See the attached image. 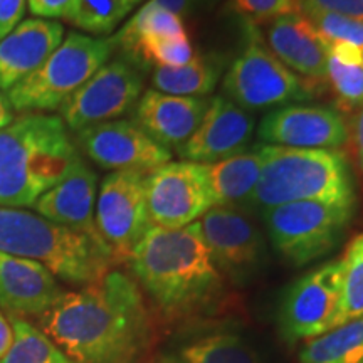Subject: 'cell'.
I'll return each mask as SVG.
<instances>
[{
  "label": "cell",
  "instance_id": "obj_19",
  "mask_svg": "<svg viewBox=\"0 0 363 363\" xmlns=\"http://www.w3.org/2000/svg\"><path fill=\"white\" fill-rule=\"evenodd\" d=\"M65 40V27L59 22L40 19L22 21L0 39V91H7L29 78L48 61Z\"/></svg>",
  "mask_w": 363,
  "mask_h": 363
},
{
  "label": "cell",
  "instance_id": "obj_16",
  "mask_svg": "<svg viewBox=\"0 0 363 363\" xmlns=\"http://www.w3.org/2000/svg\"><path fill=\"white\" fill-rule=\"evenodd\" d=\"M256 131L254 116L225 96L211 98L201 125L177 153L187 162L212 165L247 148Z\"/></svg>",
  "mask_w": 363,
  "mask_h": 363
},
{
  "label": "cell",
  "instance_id": "obj_9",
  "mask_svg": "<svg viewBox=\"0 0 363 363\" xmlns=\"http://www.w3.org/2000/svg\"><path fill=\"white\" fill-rule=\"evenodd\" d=\"M143 93V76L125 57L99 67L81 88L59 108L66 128L78 131L115 121L136 106Z\"/></svg>",
  "mask_w": 363,
  "mask_h": 363
},
{
  "label": "cell",
  "instance_id": "obj_20",
  "mask_svg": "<svg viewBox=\"0 0 363 363\" xmlns=\"http://www.w3.org/2000/svg\"><path fill=\"white\" fill-rule=\"evenodd\" d=\"M266 43L288 69L318 86L326 83V43L301 12L269 21Z\"/></svg>",
  "mask_w": 363,
  "mask_h": 363
},
{
  "label": "cell",
  "instance_id": "obj_27",
  "mask_svg": "<svg viewBox=\"0 0 363 363\" xmlns=\"http://www.w3.org/2000/svg\"><path fill=\"white\" fill-rule=\"evenodd\" d=\"M299 363H363V316L306 340Z\"/></svg>",
  "mask_w": 363,
  "mask_h": 363
},
{
  "label": "cell",
  "instance_id": "obj_29",
  "mask_svg": "<svg viewBox=\"0 0 363 363\" xmlns=\"http://www.w3.org/2000/svg\"><path fill=\"white\" fill-rule=\"evenodd\" d=\"M143 0H72L66 19L88 34H110Z\"/></svg>",
  "mask_w": 363,
  "mask_h": 363
},
{
  "label": "cell",
  "instance_id": "obj_4",
  "mask_svg": "<svg viewBox=\"0 0 363 363\" xmlns=\"http://www.w3.org/2000/svg\"><path fill=\"white\" fill-rule=\"evenodd\" d=\"M0 252L40 262L56 278L78 286L96 283L115 261L101 240L16 207H0Z\"/></svg>",
  "mask_w": 363,
  "mask_h": 363
},
{
  "label": "cell",
  "instance_id": "obj_12",
  "mask_svg": "<svg viewBox=\"0 0 363 363\" xmlns=\"http://www.w3.org/2000/svg\"><path fill=\"white\" fill-rule=\"evenodd\" d=\"M342 259H331L286 289L279 306V328L288 342L311 340L331 330L342 293Z\"/></svg>",
  "mask_w": 363,
  "mask_h": 363
},
{
  "label": "cell",
  "instance_id": "obj_34",
  "mask_svg": "<svg viewBox=\"0 0 363 363\" xmlns=\"http://www.w3.org/2000/svg\"><path fill=\"white\" fill-rule=\"evenodd\" d=\"M298 4L301 12H330L363 21L362 0H298Z\"/></svg>",
  "mask_w": 363,
  "mask_h": 363
},
{
  "label": "cell",
  "instance_id": "obj_14",
  "mask_svg": "<svg viewBox=\"0 0 363 363\" xmlns=\"http://www.w3.org/2000/svg\"><path fill=\"white\" fill-rule=\"evenodd\" d=\"M78 142L96 165L106 170L150 174L170 162L172 152L153 142L135 121L115 120L78 131Z\"/></svg>",
  "mask_w": 363,
  "mask_h": 363
},
{
  "label": "cell",
  "instance_id": "obj_36",
  "mask_svg": "<svg viewBox=\"0 0 363 363\" xmlns=\"http://www.w3.org/2000/svg\"><path fill=\"white\" fill-rule=\"evenodd\" d=\"M29 11L40 19H66L72 0H27Z\"/></svg>",
  "mask_w": 363,
  "mask_h": 363
},
{
  "label": "cell",
  "instance_id": "obj_26",
  "mask_svg": "<svg viewBox=\"0 0 363 363\" xmlns=\"http://www.w3.org/2000/svg\"><path fill=\"white\" fill-rule=\"evenodd\" d=\"M220 78L219 62L195 56L185 66L155 67L152 84L155 91L172 96L206 98L216 89Z\"/></svg>",
  "mask_w": 363,
  "mask_h": 363
},
{
  "label": "cell",
  "instance_id": "obj_2",
  "mask_svg": "<svg viewBox=\"0 0 363 363\" xmlns=\"http://www.w3.org/2000/svg\"><path fill=\"white\" fill-rule=\"evenodd\" d=\"M126 261L165 316L185 318L206 311L224 289L199 220L180 229L152 225Z\"/></svg>",
  "mask_w": 363,
  "mask_h": 363
},
{
  "label": "cell",
  "instance_id": "obj_23",
  "mask_svg": "<svg viewBox=\"0 0 363 363\" xmlns=\"http://www.w3.org/2000/svg\"><path fill=\"white\" fill-rule=\"evenodd\" d=\"M264 163V145L235 153L208 165L216 206H246L256 189Z\"/></svg>",
  "mask_w": 363,
  "mask_h": 363
},
{
  "label": "cell",
  "instance_id": "obj_15",
  "mask_svg": "<svg viewBox=\"0 0 363 363\" xmlns=\"http://www.w3.org/2000/svg\"><path fill=\"white\" fill-rule=\"evenodd\" d=\"M257 136L264 145L289 148H335L350 133L337 110L320 104H284L262 118Z\"/></svg>",
  "mask_w": 363,
  "mask_h": 363
},
{
  "label": "cell",
  "instance_id": "obj_18",
  "mask_svg": "<svg viewBox=\"0 0 363 363\" xmlns=\"http://www.w3.org/2000/svg\"><path fill=\"white\" fill-rule=\"evenodd\" d=\"M96 190L98 175L79 158L65 179L40 195L34 208L40 217L54 224L65 225L104 242L99 238L94 220Z\"/></svg>",
  "mask_w": 363,
  "mask_h": 363
},
{
  "label": "cell",
  "instance_id": "obj_8",
  "mask_svg": "<svg viewBox=\"0 0 363 363\" xmlns=\"http://www.w3.org/2000/svg\"><path fill=\"white\" fill-rule=\"evenodd\" d=\"M224 96L247 111L284 106L316 96L318 84L299 78L279 61L256 30L222 81Z\"/></svg>",
  "mask_w": 363,
  "mask_h": 363
},
{
  "label": "cell",
  "instance_id": "obj_5",
  "mask_svg": "<svg viewBox=\"0 0 363 363\" xmlns=\"http://www.w3.org/2000/svg\"><path fill=\"white\" fill-rule=\"evenodd\" d=\"M318 201L355 207L347 158L335 148L264 145V163L247 206L266 212L291 202Z\"/></svg>",
  "mask_w": 363,
  "mask_h": 363
},
{
  "label": "cell",
  "instance_id": "obj_31",
  "mask_svg": "<svg viewBox=\"0 0 363 363\" xmlns=\"http://www.w3.org/2000/svg\"><path fill=\"white\" fill-rule=\"evenodd\" d=\"M130 56L133 61H142L155 67H179L192 61L195 52L187 35V38L148 40L136 45Z\"/></svg>",
  "mask_w": 363,
  "mask_h": 363
},
{
  "label": "cell",
  "instance_id": "obj_10",
  "mask_svg": "<svg viewBox=\"0 0 363 363\" xmlns=\"http://www.w3.org/2000/svg\"><path fill=\"white\" fill-rule=\"evenodd\" d=\"M150 220L163 229H180L201 220L216 207L208 165L197 162H167L147 175Z\"/></svg>",
  "mask_w": 363,
  "mask_h": 363
},
{
  "label": "cell",
  "instance_id": "obj_25",
  "mask_svg": "<svg viewBox=\"0 0 363 363\" xmlns=\"http://www.w3.org/2000/svg\"><path fill=\"white\" fill-rule=\"evenodd\" d=\"M326 83L343 108L363 103V51L343 43H326Z\"/></svg>",
  "mask_w": 363,
  "mask_h": 363
},
{
  "label": "cell",
  "instance_id": "obj_13",
  "mask_svg": "<svg viewBox=\"0 0 363 363\" xmlns=\"http://www.w3.org/2000/svg\"><path fill=\"white\" fill-rule=\"evenodd\" d=\"M201 229L212 261L222 276L247 284L266 264L261 230L240 207L216 206L201 217Z\"/></svg>",
  "mask_w": 363,
  "mask_h": 363
},
{
  "label": "cell",
  "instance_id": "obj_6",
  "mask_svg": "<svg viewBox=\"0 0 363 363\" xmlns=\"http://www.w3.org/2000/svg\"><path fill=\"white\" fill-rule=\"evenodd\" d=\"M113 39L69 33L48 61L7 91L12 110L21 113L54 111L110 59Z\"/></svg>",
  "mask_w": 363,
  "mask_h": 363
},
{
  "label": "cell",
  "instance_id": "obj_40",
  "mask_svg": "<svg viewBox=\"0 0 363 363\" xmlns=\"http://www.w3.org/2000/svg\"><path fill=\"white\" fill-rule=\"evenodd\" d=\"M13 120H16V116H13V110H12L11 103H9L6 94L0 91V130L11 125Z\"/></svg>",
  "mask_w": 363,
  "mask_h": 363
},
{
  "label": "cell",
  "instance_id": "obj_41",
  "mask_svg": "<svg viewBox=\"0 0 363 363\" xmlns=\"http://www.w3.org/2000/svg\"><path fill=\"white\" fill-rule=\"evenodd\" d=\"M362 4H363V0H362Z\"/></svg>",
  "mask_w": 363,
  "mask_h": 363
},
{
  "label": "cell",
  "instance_id": "obj_1",
  "mask_svg": "<svg viewBox=\"0 0 363 363\" xmlns=\"http://www.w3.org/2000/svg\"><path fill=\"white\" fill-rule=\"evenodd\" d=\"M43 331L78 363H138L152 325L138 284L121 271L65 293L44 315Z\"/></svg>",
  "mask_w": 363,
  "mask_h": 363
},
{
  "label": "cell",
  "instance_id": "obj_24",
  "mask_svg": "<svg viewBox=\"0 0 363 363\" xmlns=\"http://www.w3.org/2000/svg\"><path fill=\"white\" fill-rule=\"evenodd\" d=\"M175 38H187L184 19L167 9L153 6L148 0L111 39L115 48H121L130 56L136 45L148 40Z\"/></svg>",
  "mask_w": 363,
  "mask_h": 363
},
{
  "label": "cell",
  "instance_id": "obj_35",
  "mask_svg": "<svg viewBox=\"0 0 363 363\" xmlns=\"http://www.w3.org/2000/svg\"><path fill=\"white\" fill-rule=\"evenodd\" d=\"M26 7L27 0H0V39L21 24Z\"/></svg>",
  "mask_w": 363,
  "mask_h": 363
},
{
  "label": "cell",
  "instance_id": "obj_32",
  "mask_svg": "<svg viewBox=\"0 0 363 363\" xmlns=\"http://www.w3.org/2000/svg\"><path fill=\"white\" fill-rule=\"evenodd\" d=\"M308 19L321 39L325 43H343L355 45V48L363 51V21L353 19V17L338 16V13L330 12H318V11H308L301 12Z\"/></svg>",
  "mask_w": 363,
  "mask_h": 363
},
{
  "label": "cell",
  "instance_id": "obj_3",
  "mask_svg": "<svg viewBox=\"0 0 363 363\" xmlns=\"http://www.w3.org/2000/svg\"><path fill=\"white\" fill-rule=\"evenodd\" d=\"M79 160L65 121L27 113L0 130V207H34Z\"/></svg>",
  "mask_w": 363,
  "mask_h": 363
},
{
  "label": "cell",
  "instance_id": "obj_30",
  "mask_svg": "<svg viewBox=\"0 0 363 363\" xmlns=\"http://www.w3.org/2000/svg\"><path fill=\"white\" fill-rule=\"evenodd\" d=\"M342 293L331 328L363 316V233L357 234L342 257Z\"/></svg>",
  "mask_w": 363,
  "mask_h": 363
},
{
  "label": "cell",
  "instance_id": "obj_17",
  "mask_svg": "<svg viewBox=\"0 0 363 363\" xmlns=\"http://www.w3.org/2000/svg\"><path fill=\"white\" fill-rule=\"evenodd\" d=\"M208 103L207 98L172 96L148 89L136 103L133 121L153 142L177 152L199 128Z\"/></svg>",
  "mask_w": 363,
  "mask_h": 363
},
{
  "label": "cell",
  "instance_id": "obj_39",
  "mask_svg": "<svg viewBox=\"0 0 363 363\" xmlns=\"http://www.w3.org/2000/svg\"><path fill=\"white\" fill-rule=\"evenodd\" d=\"M12 340H13L12 326L6 318L2 316V313H0V358L6 355L9 348H11Z\"/></svg>",
  "mask_w": 363,
  "mask_h": 363
},
{
  "label": "cell",
  "instance_id": "obj_22",
  "mask_svg": "<svg viewBox=\"0 0 363 363\" xmlns=\"http://www.w3.org/2000/svg\"><path fill=\"white\" fill-rule=\"evenodd\" d=\"M157 363H264L242 335L229 326H203L177 335Z\"/></svg>",
  "mask_w": 363,
  "mask_h": 363
},
{
  "label": "cell",
  "instance_id": "obj_37",
  "mask_svg": "<svg viewBox=\"0 0 363 363\" xmlns=\"http://www.w3.org/2000/svg\"><path fill=\"white\" fill-rule=\"evenodd\" d=\"M153 6L167 9V11L177 13L184 19L185 16L192 13L195 9L206 6L208 0H150Z\"/></svg>",
  "mask_w": 363,
  "mask_h": 363
},
{
  "label": "cell",
  "instance_id": "obj_7",
  "mask_svg": "<svg viewBox=\"0 0 363 363\" xmlns=\"http://www.w3.org/2000/svg\"><path fill=\"white\" fill-rule=\"evenodd\" d=\"M355 207L303 201L262 212L272 247L286 262L303 267L330 254L342 240Z\"/></svg>",
  "mask_w": 363,
  "mask_h": 363
},
{
  "label": "cell",
  "instance_id": "obj_33",
  "mask_svg": "<svg viewBox=\"0 0 363 363\" xmlns=\"http://www.w3.org/2000/svg\"><path fill=\"white\" fill-rule=\"evenodd\" d=\"M233 6L249 22H269L276 17L301 12L298 0H233Z\"/></svg>",
  "mask_w": 363,
  "mask_h": 363
},
{
  "label": "cell",
  "instance_id": "obj_11",
  "mask_svg": "<svg viewBox=\"0 0 363 363\" xmlns=\"http://www.w3.org/2000/svg\"><path fill=\"white\" fill-rule=\"evenodd\" d=\"M145 172H111L101 182L94 207L99 238L115 259H126L138 240L152 227L147 203Z\"/></svg>",
  "mask_w": 363,
  "mask_h": 363
},
{
  "label": "cell",
  "instance_id": "obj_28",
  "mask_svg": "<svg viewBox=\"0 0 363 363\" xmlns=\"http://www.w3.org/2000/svg\"><path fill=\"white\" fill-rule=\"evenodd\" d=\"M11 321L13 340L0 363H78L34 325L19 316Z\"/></svg>",
  "mask_w": 363,
  "mask_h": 363
},
{
  "label": "cell",
  "instance_id": "obj_38",
  "mask_svg": "<svg viewBox=\"0 0 363 363\" xmlns=\"http://www.w3.org/2000/svg\"><path fill=\"white\" fill-rule=\"evenodd\" d=\"M352 130H353V145H355L357 162L363 174V103L357 108L355 116L352 120Z\"/></svg>",
  "mask_w": 363,
  "mask_h": 363
},
{
  "label": "cell",
  "instance_id": "obj_21",
  "mask_svg": "<svg viewBox=\"0 0 363 363\" xmlns=\"http://www.w3.org/2000/svg\"><path fill=\"white\" fill-rule=\"evenodd\" d=\"M65 294L40 262L0 252V306L17 315H44Z\"/></svg>",
  "mask_w": 363,
  "mask_h": 363
}]
</instances>
